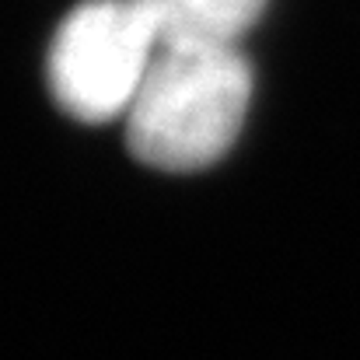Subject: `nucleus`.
I'll return each instance as SVG.
<instances>
[{
  "label": "nucleus",
  "mask_w": 360,
  "mask_h": 360,
  "mask_svg": "<svg viewBox=\"0 0 360 360\" xmlns=\"http://www.w3.org/2000/svg\"><path fill=\"white\" fill-rule=\"evenodd\" d=\"M158 28L133 0H84L53 32L46 81L53 102L77 122L129 112L158 53Z\"/></svg>",
  "instance_id": "obj_2"
},
{
  "label": "nucleus",
  "mask_w": 360,
  "mask_h": 360,
  "mask_svg": "<svg viewBox=\"0 0 360 360\" xmlns=\"http://www.w3.org/2000/svg\"><path fill=\"white\" fill-rule=\"evenodd\" d=\"M252 102V70L238 46H158L129 105L126 147L158 172L221 161Z\"/></svg>",
  "instance_id": "obj_1"
},
{
  "label": "nucleus",
  "mask_w": 360,
  "mask_h": 360,
  "mask_svg": "<svg viewBox=\"0 0 360 360\" xmlns=\"http://www.w3.org/2000/svg\"><path fill=\"white\" fill-rule=\"evenodd\" d=\"M147 11L161 46H238L266 0H133Z\"/></svg>",
  "instance_id": "obj_3"
}]
</instances>
